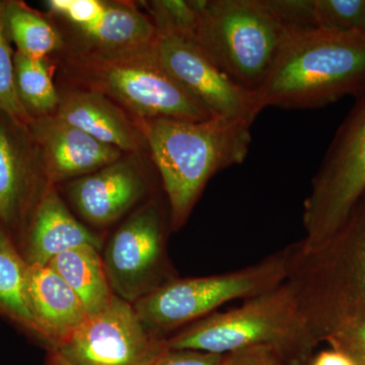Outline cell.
<instances>
[{"label": "cell", "mask_w": 365, "mask_h": 365, "mask_svg": "<svg viewBox=\"0 0 365 365\" xmlns=\"http://www.w3.org/2000/svg\"><path fill=\"white\" fill-rule=\"evenodd\" d=\"M225 354L168 349L153 365H222Z\"/></svg>", "instance_id": "30"}, {"label": "cell", "mask_w": 365, "mask_h": 365, "mask_svg": "<svg viewBox=\"0 0 365 365\" xmlns=\"http://www.w3.org/2000/svg\"><path fill=\"white\" fill-rule=\"evenodd\" d=\"M317 28L337 32H361L365 0H314Z\"/></svg>", "instance_id": "25"}, {"label": "cell", "mask_w": 365, "mask_h": 365, "mask_svg": "<svg viewBox=\"0 0 365 365\" xmlns=\"http://www.w3.org/2000/svg\"><path fill=\"white\" fill-rule=\"evenodd\" d=\"M28 262L0 223V314L37 335L29 307Z\"/></svg>", "instance_id": "20"}, {"label": "cell", "mask_w": 365, "mask_h": 365, "mask_svg": "<svg viewBox=\"0 0 365 365\" xmlns=\"http://www.w3.org/2000/svg\"><path fill=\"white\" fill-rule=\"evenodd\" d=\"M222 365H287L275 348L254 346L225 354Z\"/></svg>", "instance_id": "28"}, {"label": "cell", "mask_w": 365, "mask_h": 365, "mask_svg": "<svg viewBox=\"0 0 365 365\" xmlns=\"http://www.w3.org/2000/svg\"><path fill=\"white\" fill-rule=\"evenodd\" d=\"M167 222L153 200L132 215L108 242L104 266L113 292L133 304L176 279L167 255Z\"/></svg>", "instance_id": "9"}, {"label": "cell", "mask_w": 365, "mask_h": 365, "mask_svg": "<svg viewBox=\"0 0 365 365\" xmlns=\"http://www.w3.org/2000/svg\"><path fill=\"white\" fill-rule=\"evenodd\" d=\"M365 195V91L336 131L304 203V250L328 241Z\"/></svg>", "instance_id": "8"}, {"label": "cell", "mask_w": 365, "mask_h": 365, "mask_svg": "<svg viewBox=\"0 0 365 365\" xmlns=\"http://www.w3.org/2000/svg\"><path fill=\"white\" fill-rule=\"evenodd\" d=\"M81 246L100 250L102 241L71 215L49 185L34 212L21 255L30 265L45 266L59 254Z\"/></svg>", "instance_id": "15"}, {"label": "cell", "mask_w": 365, "mask_h": 365, "mask_svg": "<svg viewBox=\"0 0 365 365\" xmlns=\"http://www.w3.org/2000/svg\"><path fill=\"white\" fill-rule=\"evenodd\" d=\"M287 248L284 282L318 343L365 316V195L328 241Z\"/></svg>", "instance_id": "2"}, {"label": "cell", "mask_w": 365, "mask_h": 365, "mask_svg": "<svg viewBox=\"0 0 365 365\" xmlns=\"http://www.w3.org/2000/svg\"><path fill=\"white\" fill-rule=\"evenodd\" d=\"M309 365H356L350 355L339 350L331 349L319 352Z\"/></svg>", "instance_id": "31"}, {"label": "cell", "mask_w": 365, "mask_h": 365, "mask_svg": "<svg viewBox=\"0 0 365 365\" xmlns=\"http://www.w3.org/2000/svg\"><path fill=\"white\" fill-rule=\"evenodd\" d=\"M285 28H317L314 0H265Z\"/></svg>", "instance_id": "26"}, {"label": "cell", "mask_w": 365, "mask_h": 365, "mask_svg": "<svg viewBox=\"0 0 365 365\" xmlns=\"http://www.w3.org/2000/svg\"><path fill=\"white\" fill-rule=\"evenodd\" d=\"M191 4L200 16L192 40L235 83L258 90L285 32L265 0H191Z\"/></svg>", "instance_id": "5"}, {"label": "cell", "mask_w": 365, "mask_h": 365, "mask_svg": "<svg viewBox=\"0 0 365 365\" xmlns=\"http://www.w3.org/2000/svg\"><path fill=\"white\" fill-rule=\"evenodd\" d=\"M153 48L162 66L211 117L254 123L260 114L255 91L235 83L193 40L177 34L158 32Z\"/></svg>", "instance_id": "11"}, {"label": "cell", "mask_w": 365, "mask_h": 365, "mask_svg": "<svg viewBox=\"0 0 365 365\" xmlns=\"http://www.w3.org/2000/svg\"><path fill=\"white\" fill-rule=\"evenodd\" d=\"M253 122L211 117L199 122L138 119L170 204V227L186 223L215 174L248 155Z\"/></svg>", "instance_id": "3"}, {"label": "cell", "mask_w": 365, "mask_h": 365, "mask_svg": "<svg viewBox=\"0 0 365 365\" xmlns=\"http://www.w3.org/2000/svg\"><path fill=\"white\" fill-rule=\"evenodd\" d=\"M14 61L16 91L26 112L38 117L50 115L58 108L61 98L45 58H33L16 51Z\"/></svg>", "instance_id": "22"}, {"label": "cell", "mask_w": 365, "mask_h": 365, "mask_svg": "<svg viewBox=\"0 0 365 365\" xmlns=\"http://www.w3.org/2000/svg\"><path fill=\"white\" fill-rule=\"evenodd\" d=\"M6 4L0 1V112L14 123L28 124L32 118L26 112L16 91L14 56L4 20Z\"/></svg>", "instance_id": "23"}, {"label": "cell", "mask_w": 365, "mask_h": 365, "mask_svg": "<svg viewBox=\"0 0 365 365\" xmlns=\"http://www.w3.org/2000/svg\"><path fill=\"white\" fill-rule=\"evenodd\" d=\"M365 91V34L285 28L256 93L262 110H312Z\"/></svg>", "instance_id": "1"}, {"label": "cell", "mask_w": 365, "mask_h": 365, "mask_svg": "<svg viewBox=\"0 0 365 365\" xmlns=\"http://www.w3.org/2000/svg\"><path fill=\"white\" fill-rule=\"evenodd\" d=\"M106 1L100 0H49L46 6L52 13L63 16L76 28L90 26L102 16Z\"/></svg>", "instance_id": "27"}, {"label": "cell", "mask_w": 365, "mask_h": 365, "mask_svg": "<svg viewBox=\"0 0 365 365\" xmlns=\"http://www.w3.org/2000/svg\"><path fill=\"white\" fill-rule=\"evenodd\" d=\"M287 248L253 265L205 277L176 278L133 304L144 326L163 334L187 327L216 313L218 307L247 300L282 284L287 278Z\"/></svg>", "instance_id": "6"}, {"label": "cell", "mask_w": 365, "mask_h": 365, "mask_svg": "<svg viewBox=\"0 0 365 365\" xmlns=\"http://www.w3.org/2000/svg\"><path fill=\"white\" fill-rule=\"evenodd\" d=\"M153 47L118 54L86 52L78 59L79 68L90 90L114 98L138 119L211 118L158 61Z\"/></svg>", "instance_id": "7"}, {"label": "cell", "mask_w": 365, "mask_h": 365, "mask_svg": "<svg viewBox=\"0 0 365 365\" xmlns=\"http://www.w3.org/2000/svg\"><path fill=\"white\" fill-rule=\"evenodd\" d=\"M144 4L158 32L177 34L193 39L200 16L191 0H155Z\"/></svg>", "instance_id": "24"}, {"label": "cell", "mask_w": 365, "mask_h": 365, "mask_svg": "<svg viewBox=\"0 0 365 365\" xmlns=\"http://www.w3.org/2000/svg\"><path fill=\"white\" fill-rule=\"evenodd\" d=\"M90 53L118 54L155 44L158 30L150 18L131 4L107 2L102 16L79 28Z\"/></svg>", "instance_id": "17"}, {"label": "cell", "mask_w": 365, "mask_h": 365, "mask_svg": "<svg viewBox=\"0 0 365 365\" xmlns=\"http://www.w3.org/2000/svg\"><path fill=\"white\" fill-rule=\"evenodd\" d=\"M326 342L350 356L365 352V316L334 334Z\"/></svg>", "instance_id": "29"}, {"label": "cell", "mask_w": 365, "mask_h": 365, "mask_svg": "<svg viewBox=\"0 0 365 365\" xmlns=\"http://www.w3.org/2000/svg\"><path fill=\"white\" fill-rule=\"evenodd\" d=\"M148 181L130 160H117L74 180L67 187L69 198L88 222L106 225L116 222L144 196Z\"/></svg>", "instance_id": "13"}, {"label": "cell", "mask_w": 365, "mask_h": 365, "mask_svg": "<svg viewBox=\"0 0 365 365\" xmlns=\"http://www.w3.org/2000/svg\"><path fill=\"white\" fill-rule=\"evenodd\" d=\"M13 130L0 119V223L14 227L25 212L32 189L31 160Z\"/></svg>", "instance_id": "19"}, {"label": "cell", "mask_w": 365, "mask_h": 365, "mask_svg": "<svg viewBox=\"0 0 365 365\" xmlns=\"http://www.w3.org/2000/svg\"><path fill=\"white\" fill-rule=\"evenodd\" d=\"M150 332L133 304L114 295L53 351L74 365H153L169 348Z\"/></svg>", "instance_id": "10"}, {"label": "cell", "mask_w": 365, "mask_h": 365, "mask_svg": "<svg viewBox=\"0 0 365 365\" xmlns=\"http://www.w3.org/2000/svg\"><path fill=\"white\" fill-rule=\"evenodd\" d=\"M361 32L365 34V18H364V25H362Z\"/></svg>", "instance_id": "34"}, {"label": "cell", "mask_w": 365, "mask_h": 365, "mask_svg": "<svg viewBox=\"0 0 365 365\" xmlns=\"http://www.w3.org/2000/svg\"><path fill=\"white\" fill-rule=\"evenodd\" d=\"M4 20L7 35L18 52L33 58H45L61 47V36L41 14L20 1L6 4Z\"/></svg>", "instance_id": "21"}, {"label": "cell", "mask_w": 365, "mask_h": 365, "mask_svg": "<svg viewBox=\"0 0 365 365\" xmlns=\"http://www.w3.org/2000/svg\"><path fill=\"white\" fill-rule=\"evenodd\" d=\"M318 344L285 282L240 307L199 319L167 339L169 349L216 354L270 346L287 365H309Z\"/></svg>", "instance_id": "4"}, {"label": "cell", "mask_w": 365, "mask_h": 365, "mask_svg": "<svg viewBox=\"0 0 365 365\" xmlns=\"http://www.w3.org/2000/svg\"><path fill=\"white\" fill-rule=\"evenodd\" d=\"M26 294L37 335L52 349L88 318L78 294L49 265H30Z\"/></svg>", "instance_id": "14"}, {"label": "cell", "mask_w": 365, "mask_h": 365, "mask_svg": "<svg viewBox=\"0 0 365 365\" xmlns=\"http://www.w3.org/2000/svg\"><path fill=\"white\" fill-rule=\"evenodd\" d=\"M55 115L100 143L121 151L137 153L146 144L139 127L111 98L98 91H72L61 98Z\"/></svg>", "instance_id": "16"}, {"label": "cell", "mask_w": 365, "mask_h": 365, "mask_svg": "<svg viewBox=\"0 0 365 365\" xmlns=\"http://www.w3.org/2000/svg\"><path fill=\"white\" fill-rule=\"evenodd\" d=\"M49 365H74L72 364L71 362H69L68 360L64 359L63 356L59 354L58 352L53 351L51 350V353H50V360Z\"/></svg>", "instance_id": "32"}, {"label": "cell", "mask_w": 365, "mask_h": 365, "mask_svg": "<svg viewBox=\"0 0 365 365\" xmlns=\"http://www.w3.org/2000/svg\"><path fill=\"white\" fill-rule=\"evenodd\" d=\"M28 125L50 184L86 176L121 158V150L100 143L56 115L31 119Z\"/></svg>", "instance_id": "12"}, {"label": "cell", "mask_w": 365, "mask_h": 365, "mask_svg": "<svg viewBox=\"0 0 365 365\" xmlns=\"http://www.w3.org/2000/svg\"><path fill=\"white\" fill-rule=\"evenodd\" d=\"M48 265L78 294L88 316L107 307L115 295L104 261L95 247L68 250L54 257Z\"/></svg>", "instance_id": "18"}, {"label": "cell", "mask_w": 365, "mask_h": 365, "mask_svg": "<svg viewBox=\"0 0 365 365\" xmlns=\"http://www.w3.org/2000/svg\"><path fill=\"white\" fill-rule=\"evenodd\" d=\"M352 359H354L356 365H365V352L359 353V354L352 355Z\"/></svg>", "instance_id": "33"}]
</instances>
